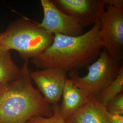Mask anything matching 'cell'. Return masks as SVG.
<instances>
[{"instance_id": "1", "label": "cell", "mask_w": 123, "mask_h": 123, "mask_svg": "<svg viewBox=\"0 0 123 123\" xmlns=\"http://www.w3.org/2000/svg\"><path fill=\"white\" fill-rule=\"evenodd\" d=\"M101 25L99 19L90 30L79 36L54 34L52 44L31 59V63L41 69L55 68L67 72L88 67L98 58L103 48L99 36Z\"/></svg>"}, {"instance_id": "2", "label": "cell", "mask_w": 123, "mask_h": 123, "mask_svg": "<svg viewBox=\"0 0 123 123\" xmlns=\"http://www.w3.org/2000/svg\"><path fill=\"white\" fill-rule=\"evenodd\" d=\"M31 73L25 62L17 79L0 84V123H27L36 117L53 115V106L34 87Z\"/></svg>"}, {"instance_id": "3", "label": "cell", "mask_w": 123, "mask_h": 123, "mask_svg": "<svg viewBox=\"0 0 123 123\" xmlns=\"http://www.w3.org/2000/svg\"><path fill=\"white\" fill-rule=\"evenodd\" d=\"M54 35L25 17L12 22L0 34V48L14 50L25 62L43 53L52 44Z\"/></svg>"}, {"instance_id": "4", "label": "cell", "mask_w": 123, "mask_h": 123, "mask_svg": "<svg viewBox=\"0 0 123 123\" xmlns=\"http://www.w3.org/2000/svg\"><path fill=\"white\" fill-rule=\"evenodd\" d=\"M122 63L123 61H117L112 58L104 49L97 59L88 66L86 76L81 77L78 71H73L69 73L70 79L89 94L96 96L117 78Z\"/></svg>"}, {"instance_id": "5", "label": "cell", "mask_w": 123, "mask_h": 123, "mask_svg": "<svg viewBox=\"0 0 123 123\" xmlns=\"http://www.w3.org/2000/svg\"><path fill=\"white\" fill-rule=\"evenodd\" d=\"M100 17L99 36L103 48L111 57L123 61V10L105 6Z\"/></svg>"}, {"instance_id": "6", "label": "cell", "mask_w": 123, "mask_h": 123, "mask_svg": "<svg viewBox=\"0 0 123 123\" xmlns=\"http://www.w3.org/2000/svg\"><path fill=\"white\" fill-rule=\"evenodd\" d=\"M43 18L38 25L51 34L59 33L67 36L83 34V28L74 20L62 12L51 0H41Z\"/></svg>"}, {"instance_id": "7", "label": "cell", "mask_w": 123, "mask_h": 123, "mask_svg": "<svg viewBox=\"0 0 123 123\" xmlns=\"http://www.w3.org/2000/svg\"><path fill=\"white\" fill-rule=\"evenodd\" d=\"M63 13L83 27L93 25L105 10L104 0H51Z\"/></svg>"}, {"instance_id": "8", "label": "cell", "mask_w": 123, "mask_h": 123, "mask_svg": "<svg viewBox=\"0 0 123 123\" xmlns=\"http://www.w3.org/2000/svg\"><path fill=\"white\" fill-rule=\"evenodd\" d=\"M67 72L55 68L31 72V77L45 100L53 106L58 105L67 77Z\"/></svg>"}, {"instance_id": "9", "label": "cell", "mask_w": 123, "mask_h": 123, "mask_svg": "<svg viewBox=\"0 0 123 123\" xmlns=\"http://www.w3.org/2000/svg\"><path fill=\"white\" fill-rule=\"evenodd\" d=\"M90 94L79 88L72 79H67L63 89L61 104L58 105L62 118L67 121L84 105Z\"/></svg>"}, {"instance_id": "10", "label": "cell", "mask_w": 123, "mask_h": 123, "mask_svg": "<svg viewBox=\"0 0 123 123\" xmlns=\"http://www.w3.org/2000/svg\"><path fill=\"white\" fill-rule=\"evenodd\" d=\"M67 123H110L105 106L96 95L91 94L78 112L66 121Z\"/></svg>"}, {"instance_id": "11", "label": "cell", "mask_w": 123, "mask_h": 123, "mask_svg": "<svg viewBox=\"0 0 123 123\" xmlns=\"http://www.w3.org/2000/svg\"><path fill=\"white\" fill-rule=\"evenodd\" d=\"M20 73L21 68L13 62L10 51L0 48V84L15 80Z\"/></svg>"}, {"instance_id": "12", "label": "cell", "mask_w": 123, "mask_h": 123, "mask_svg": "<svg viewBox=\"0 0 123 123\" xmlns=\"http://www.w3.org/2000/svg\"><path fill=\"white\" fill-rule=\"evenodd\" d=\"M123 91V66L119 75L107 88L102 90L96 96L99 102L105 106L107 103Z\"/></svg>"}, {"instance_id": "13", "label": "cell", "mask_w": 123, "mask_h": 123, "mask_svg": "<svg viewBox=\"0 0 123 123\" xmlns=\"http://www.w3.org/2000/svg\"><path fill=\"white\" fill-rule=\"evenodd\" d=\"M110 114L123 115V93L121 92L109 101L105 106Z\"/></svg>"}, {"instance_id": "14", "label": "cell", "mask_w": 123, "mask_h": 123, "mask_svg": "<svg viewBox=\"0 0 123 123\" xmlns=\"http://www.w3.org/2000/svg\"><path fill=\"white\" fill-rule=\"evenodd\" d=\"M53 114L49 118L36 117L28 121L27 123H67L62 119L59 114L58 105L53 106Z\"/></svg>"}, {"instance_id": "15", "label": "cell", "mask_w": 123, "mask_h": 123, "mask_svg": "<svg viewBox=\"0 0 123 123\" xmlns=\"http://www.w3.org/2000/svg\"><path fill=\"white\" fill-rule=\"evenodd\" d=\"M107 114L110 123H123V115L110 114L107 111Z\"/></svg>"}, {"instance_id": "16", "label": "cell", "mask_w": 123, "mask_h": 123, "mask_svg": "<svg viewBox=\"0 0 123 123\" xmlns=\"http://www.w3.org/2000/svg\"><path fill=\"white\" fill-rule=\"evenodd\" d=\"M104 1L105 6H111L123 10V0H104Z\"/></svg>"}]
</instances>
